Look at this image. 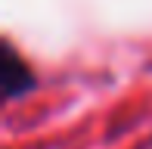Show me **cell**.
I'll return each mask as SVG.
<instances>
[{
  "instance_id": "6da1fadb",
  "label": "cell",
  "mask_w": 152,
  "mask_h": 149,
  "mask_svg": "<svg viewBox=\"0 0 152 149\" xmlns=\"http://www.w3.org/2000/svg\"><path fill=\"white\" fill-rule=\"evenodd\" d=\"M31 87H34L31 69L16 56V50L6 44V50H3V90H6V96L19 99V96H25Z\"/></svg>"
}]
</instances>
